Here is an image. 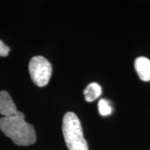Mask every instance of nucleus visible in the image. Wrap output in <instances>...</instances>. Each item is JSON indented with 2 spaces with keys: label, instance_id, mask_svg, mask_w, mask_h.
<instances>
[{
  "label": "nucleus",
  "instance_id": "5",
  "mask_svg": "<svg viewBox=\"0 0 150 150\" xmlns=\"http://www.w3.org/2000/svg\"><path fill=\"white\" fill-rule=\"evenodd\" d=\"M134 67L139 78L144 81H150V60L140 56L135 61Z\"/></svg>",
  "mask_w": 150,
  "mask_h": 150
},
{
  "label": "nucleus",
  "instance_id": "8",
  "mask_svg": "<svg viewBox=\"0 0 150 150\" xmlns=\"http://www.w3.org/2000/svg\"><path fill=\"white\" fill-rule=\"evenodd\" d=\"M10 52V48L0 40V56H7Z\"/></svg>",
  "mask_w": 150,
  "mask_h": 150
},
{
  "label": "nucleus",
  "instance_id": "4",
  "mask_svg": "<svg viewBox=\"0 0 150 150\" xmlns=\"http://www.w3.org/2000/svg\"><path fill=\"white\" fill-rule=\"evenodd\" d=\"M22 112L17 110L11 95L8 92L2 91L0 92V114L4 117H11V116L20 115Z\"/></svg>",
  "mask_w": 150,
  "mask_h": 150
},
{
  "label": "nucleus",
  "instance_id": "7",
  "mask_svg": "<svg viewBox=\"0 0 150 150\" xmlns=\"http://www.w3.org/2000/svg\"><path fill=\"white\" fill-rule=\"evenodd\" d=\"M98 108L99 113L103 116L108 115L112 112V107L108 104L107 100L104 99H102L99 100Z\"/></svg>",
  "mask_w": 150,
  "mask_h": 150
},
{
  "label": "nucleus",
  "instance_id": "6",
  "mask_svg": "<svg viewBox=\"0 0 150 150\" xmlns=\"http://www.w3.org/2000/svg\"><path fill=\"white\" fill-rule=\"evenodd\" d=\"M102 94V88L97 83L93 82L87 86L83 91L86 102H91L98 98Z\"/></svg>",
  "mask_w": 150,
  "mask_h": 150
},
{
  "label": "nucleus",
  "instance_id": "3",
  "mask_svg": "<svg viewBox=\"0 0 150 150\" xmlns=\"http://www.w3.org/2000/svg\"><path fill=\"white\" fill-rule=\"evenodd\" d=\"M29 70L31 79L35 85L44 87L50 81L52 67L47 59L41 56L33 57L29 62Z\"/></svg>",
  "mask_w": 150,
  "mask_h": 150
},
{
  "label": "nucleus",
  "instance_id": "2",
  "mask_svg": "<svg viewBox=\"0 0 150 150\" xmlns=\"http://www.w3.org/2000/svg\"><path fill=\"white\" fill-rule=\"evenodd\" d=\"M62 130L69 150H88V146L83 137L81 125L77 116L72 112H67L63 119Z\"/></svg>",
  "mask_w": 150,
  "mask_h": 150
},
{
  "label": "nucleus",
  "instance_id": "1",
  "mask_svg": "<svg viewBox=\"0 0 150 150\" xmlns=\"http://www.w3.org/2000/svg\"><path fill=\"white\" fill-rule=\"evenodd\" d=\"M24 113L0 118V129L15 144L28 146L35 143L36 134L33 125L24 120Z\"/></svg>",
  "mask_w": 150,
  "mask_h": 150
}]
</instances>
